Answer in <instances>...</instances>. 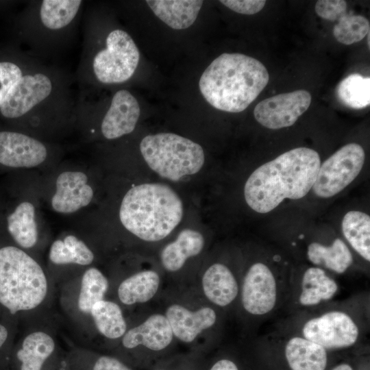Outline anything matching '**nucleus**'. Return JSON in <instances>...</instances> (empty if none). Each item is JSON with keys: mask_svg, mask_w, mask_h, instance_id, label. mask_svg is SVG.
Instances as JSON below:
<instances>
[{"mask_svg": "<svg viewBox=\"0 0 370 370\" xmlns=\"http://www.w3.org/2000/svg\"><path fill=\"white\" fill-rule=\"evenodd\" d=\"M321 159L314 149L297 147L257 168L244 187L247 205L265 214L285 199H299L307 195L315 182Z\"/></svg>", "mask_w": 370, "mask_h": 370, "instance_id": "nucleus-1", "label": "nucleus"}, {"mask_svg": "<svg viewBox=\"0 0 370 370\" xmlns=\"http://www.w3.org/2000/svg\"><path fill=\"white\" fill-rule=\"evenodd\" d=\"M269 80V73L259 60L242 53H224L206 69L199 86L212 107L240 112L258 97Z\"/></svg>", "mask_w": 370, "mask_h": 370, "instance_id": "nucleus-2", "label": "nucleus"}, {"mask_svg": "<svg viewBox=\"0 0 370 370\" xmlns=\"http://www.w3.org/2000/svg\"><path fill=\"white\" fill-rule=\"evenodd\" d=\"M183 204L169 186L147 183L134 186L125 195L119 218L130 232L145 241L166 237L180 223Z\"/></svg>", "mask_w": 370, "mask_h": 370, "instance_id": "nucleus-3", "label": "nucleus"}, {"mask_svg": "<svg viewBox=\"0 0 370 370\" xmlns=\"http://www.w3.org/2000/svg\"><path fill=\"white\" fill-rule=\"evenodd\" d=\"M48 283L39 264L14 246L0 249V304L12 314L32 310L45 299Z\"/></svg>", "mask_w": 370, "mask_h": 370, "instance_id": "nucleus-4", "label": "nucleus"}, {"mask_svg": "<svg viewBox=\"0 0 370 370\" xmlns=\"http://www.w3.org/2000/svg\"><path fill=\"white\" fill-rule=\"evenodd\" d=\"M140 150L153 171L175 182L198 173L205 160L199 144L172 133L146 136L140 143Z\"/></svg>", "mask_w": 370, "mask_h": 370, "instance_id": "nucleus-5", "label": "nucleus"}, {"mask_svg": "<svg viewBox=\"0 0 370 370\" xmlns=\"http://www.w3.org/2000/svg\"><path fill=\"white\" fill-rule=\"evenodd\" d=\"M106 48L99 51L92 61L93 72L104 84L121 83L134 73L140 60L139 50L125 31L114 29L106 38Z\"/></svg>", "mask_w": 370, "mask_h": 370, "instance_id": "nucleus-6", "label": "nucleus"}, {"mask_svg": "<svg viewBox=\"0 0 370 370\" xmlns=\"http://www.w3.org/2000/svg\"><path fill=\"white\" fill-rule=\"evenodd\" d=\"M365 159V151L359 144L342 147L321 164L312 188L315 195L330 198L341 192L358 175Z\"/></svg>", "mask_w": 370, "mask_h": 370, "instance_id": "nucleus-7", "label": "nucleus"}, {"mask_svg": "<svg viewBox=\"0 0 370 370\" xmlns=\"http://www.w3.org/2000/svg\"><path fill=\"white\" fill-rule=\"evenodd\" d=\"M311 101L312 96L306 90L280 94L259 102L254 115L260 124L268 129L288 127L308 110Z\"/></svg>", "mask_w": 370, "mask_h": 370, "instance_id": "nucleus-8", "label": "nucleus"}, {"mask_svg": "<svg viewBox=\"0 0 370 370\" xmlns=\"http://www.w3.org/2000/svg\"><path fill=\"white\" fill-rule=\"evenodd\" d=\"M303 334L305 338L324 349H339L355 343L358 329L349 315L332 311L307 321L303 328Z\"/></svg>", "mask_w": 370, "mask_h": 370, "instance_id": "nucleus-9", "label": "nucleus"}, {"mask_svg": "<svg viewBox=\"0 0 370 370\" xmlns=\"http://www.w3.org/2000/svg\"><path fill=\"white\" fill-rule=\"evenodd\" d=\"M52 88L50 78L43 73L23 75L0 106V115L10 120L22 117L45 100Z\"/></svg>", "mask_w": 370, "mask_h": 370, "instance_id": "nucleus-10", "label": "nucleus"}, {"mask_svg": "<svg viewBox=\"0 0 370 370\" xmlns=\"http://www.w3.org/2000/svg\"><path fill=\"white\" fill-rule=\"evenodd\" d=\"M276 296V283L269 268L261 262L251 265L243 285L244 308L252 314H266L273 308Z\"/></svg>", "mask_w": 370, "mask_h": 370, "instance_id": "nucleus-11", "label": "nucleus"}, {"mask_svg": "<svg viewBox=\"0 0 370 370\" xmlns=\"http://www.w3.org/2000/svg\"><path fill=\"white\" fill-rule=\"evenodd\" d=\"M47 156L46 147L25 134L0 131V164L13 168H31L42 164Z\"/></svg>", "mask_w": 370, "mask_h": 370, "instance_id": "nucleus-12", "label": "nucleus"}, {"mask_svg": "<svg viewBox=\"0 0 370 370\" xmlns=\"http://www.w3.org/2000/svg\"><path fill=\"white\" fill-rule=\"evenodd\" d=\"M92 197L87 175L82 171H68L58 175L51 204L56 212L70 214L88 206Z\"/></svg>", "mask_w": 370, "mask_h": 370, "instance_id": "nucleus-13", "label": "nucleus"}, {"mask_svg": "<svg viewBox=\"0 0 370 370\" xmlns=\"http://www.w3.org/2000/svg\"><path fill=\"white\" fill-rule=\"evenodd\" d=\"M140 113L137 100L128 90L117 91L101 123L103 136L107 139H115L131 133L136 127Z\"/></svg>", "mask_w": 370, "mask_h": 370, "instance_id": "nucleus-14", "label": "nucleus"}, {"mask_svg": "<svg viewBox=\"0 0 370 370\" xmlns=\"http://www.w3.org/2000/svg\"><path fill=\"white\" fill-rule=\"evenodd\" d=\"M173 334L181 341L190 343L204 330L212 326L217 319L215 312L204 307L190 311L178 304L170 306L166 315Z\"/></svg>", "mask_w": 370, "mask_h": 370, "instance_id": "nucleus-15", "label": "nucleus"}, {"mask_svg": "<svg viewBox=\"0 0 370 370\" xmlns=\"http://www.w3.org/2000/svg\"><path fill=\"white\" fill-rule=\"evenodd\" d=\"M173 336L166 317L155 314L126 332L123 336L122 344L127 349L143 345L151 350L160 351L169 345Z\"/></svg>", "mask_w": 370, "mask_h": 370, "instance_id": "nucleus-16", "label": "nucleus"}, {"mask_svg": "<svg viewBox=\"0 0 370 370\" xmlns=\"http://www.w3.org/2000/svg\"><path fill=\"white\" fill-rule=\"evenodd\" d=\"M155 15L174 29H184L195 21L203 5L200 0H147Z\"/></svg>", "mask_w": 370, "mask_h": 370, "instance_id": "nucleus-17", "label": "nucleus"}, {"mask_svg": "<svg viewBox=\"0 0 370 370\" xmlns=\"http://www.w3.org/2000/svg\"><path fill=\"white\" fill-rule=\"evenodd\" d=\"M202 287L206 297L214 304L225 306L236 297L237 282L231 271L224 264L215 263L204 273Z\"/></svg>", "mask_w": 370, "mask_h": 370, "instance_id": "nucleus-18", "label": "nucleus"}, {"mask_svg": "<svg viewBox=\"0 0 370 370\" xmlns=\"http://www.w3.org/2000/svg\"><path fill=\"white\" fill-rule=\"evenodd\" d=\"M204 245V238L200 232L191 229L183 230L175 241L166 245L162 250V264L169 271H177L188 258L198 255Z\"/></svg>", "mask_w": 370, "mask_h": 370, "instance_id": "nucleus-19", "label": "nucleus"}, {"mask_svg": "<svg viewBox=\"0 0 370 370\" xmlns=\"http://www.w3.org/2000/svg\"><path fill=\"white\" fill-rule=\"evenodd\" d=\"M285 354L292 370H325L327 365L325 349L305 338H291Z\"/></svg>", "mask_w": 370, "mask_h": 370, "instance_id": "nucleus-20", "label": "nucleus"}, {"mask_svg": "<svg viewBox=\"0 0 370 370\" xmlns=\"http://www.w3.org/2000/svg\"><path fill=\"white\" fill-rule=\"evenodd\" d=\"M53 338L47 333L36 331L29 334L17 352L21 370H42L47 359L55 349Z\"/></svg>", "mask_w": 370, "mask_h": 370, "instance_id": "nucleus-21", "label": "nucleus"}, {"mask_svg": "<svg viewBox=\"0 0 370 370\" xmlns=\"http://www.w3.org/2000/svg\"><path fill=\"white\" fill-rule=\"evenodd\" d=\"M158 274L152 270L136 273L124 280L118 288V297L125 305L144 303L150 300L158 291Z\"/></svg>", "mask_w": 370, "mask_h": 370, "instance_id": "nucleus-22", "label": "nucleus"}, {"mask_svg": "<svg viewBox=\"0 0 370 370\" xmlns=\"http://www.w3.org/2000/svg\"><path fill=\"white\" fill-rule=\"evenodd\" d=\"M7 223L10 234L19 246L29 249L36 245L38 230L35 208L31 202L23 201L18 205L8 217Z\"/></svg>", "mask_w": 370, "mask_h": 370, "instance_id": "nucleus-23", "label": "nucleus"}, {"mask_svg": "<svg viewBox=\"0 0 370 370\" xmlns=\"http://www.w3.org/2000/svg\"><path fill=\"white\" fill-rule=\"evenodd\" d=\"M307 256L312 263L323 266L338 273H344L353 261L349 248L340 238L335 239L330 246L315 242L310 243L308 247Z\"/></svg>", "mask_w": 370, "mask_h": 370, "instance_id": "nucleus-24", "label": "nucleus"}, {"mask_svg": "<svg viewBox=\"0 0 370 370\" xmlns=\"http://www.w3.org/2000/svg\"><path fill=\"white\" fill-rule=\"evenodd\" d=\"M338 286L325 271L318 267L308 269L301 282L299 302L304 306H312L323 300L331 299L336 293Z\"/></svg>", "mask_w": 370, "mask_h": 370, "instance_id": "nucleus-25", "label": "nucleus"}, {"mask_svg": "<svg viewBox=\"0 0 370 370\" xmlns=\"http://www.w3.org/2000/svg\"><path fill=\"white\" fill-rule=\"evenodd\" d=\"M342 232L353 249L364 259L370 260V217L365 212H347L341 223Z\"/></svg>", "mask_w": 370, "mask_h": 370, "instance_id": "nucleus-26", "label": "nucleus"}, {"mask_svg": "<svg viewBox=\"0 0 370 370\" xmlns=\"http://www.w3.org/2000/svg\"><path fill=\"white\" fill-rule=\"evenodd\" d=\"M90 314L97 329L105 337L116 339L126 332L122 310L116 303L103 299L92 306Z\"/></svg>", "mask_w": 370, "mask_h": 370, "instance_id": "nucleus-27", "label": "nucleus"}, {"mask_svg": "<svg viewBox=\"0 0 370 370\" xmlns=\"http://www.w3.org/2000/svg\"><path fill=\"white\" fill-rule=\"evenodd\" d=\"M49 260L55 264H77L88 265L92 260V251L82 240L73 235L64 240H56L51 245Z\"/></svg>", "mask_w": 370, "mask_h": 370, "instance_id": "nucleus-28", "label": "nucleus"}, {"mask_svg": "<svg viewBox=\"0 0 370 370\" xmlns=\"http://www.w3.org/2000/svg\"><path fill=\"white\" fill-rule=\"evenodd\" d=\"M81 4L79 0H44L40 8L41 21L48 29H62L74 19Z\"/></svg>", "mask_w": 370, "mask_h": 370, "instance_id": "nucleus-29", "label": "nucleus"}, {"mask_svg": "<svg viewBox=\"0 0 370 370\" xmlns=\"http://www.w3.org/2000/svg\"><path fill=\"white\" fill-rule=\"evenodd\" d=\"M337 96L346 106L362 109L370 103V78L353 73L343 79L336 89Z\"/></svg>", "mask_w": 370, "mask_h": 370, "instance_id": "nucleus-30", "label": "nucleus"}, {"mask_svg": "<svg viewBox=\"0 0 370 370\" xmlns=\"http://www.w3.org/2000/svg\"><path fill=\"white\" fill-rule=\"evenodd\" d=\"M108 281L97 268L88 269L83 274L77 306L83 313H90L92 306L103 299L108 288Z\"/></svg>", "mask_w": 370, "mask_h": 370, "instance_id": "nucleus-31", "label": "nucleus"}, {"mask_svg": "<svg viewBox=\"0 0 370 370\" xmlns=\"http://www.w3.org/2000/svg\"><path fill=\"white\" fill-rule=\"evenodd\" d=\"M369 29V21L363 16L346 14L334 26L333 34L339 42L349 45L363 39Z\"/></svg>", "mask_w": 370, "mask_h": 370, "instance_id": "nucleus-32", "label": "nucleus"}, {"mask_svg": "<svg viewBox=\"0 0 370 370\" xmlns=\"http://www.w3.org/2000/svg\"><path fill=\"white\" fill-rule=\"evenodd\" d=\"M10 53H0V106L24 75L21 66Z\"/></svg>", "mask_w": 370, "mask_h": 370, "instance_id": "nucleus-33", "label": "nucleus"}, {"mask_svg": "<svg viewBox=\"0 0 370 370\" xmlns=\"http://www.w3.org/2000/svg\"><path fill=\"white\" fill-rule=\"evenodd\" d=\"M347 3L343 0H320L316 3L315 12L321 18L338 21L346 14Z\"/></svg>", "mask_w": 370, "mask_h": 370, "instance_id": "nucleus-34", "label": "nucleus"}, {"mask_svg": "<svg viewBox=\"0 0 370 370\" xmlns=\"http://www.w3.org/2000/svg\"><path fill=\"white\" fill-rule=\"evenodd\" d=\"M220 2L230 10L243 14H256L266 3L262 0H222Z\"/></svg>", "mask_w": 370, "mask_h": 370, "instance_id": "nucleus-35", "label": "nucleus"}, {"mask_svg": "<svg viewBox=\"0 0 370 370\" xmlns=\"http://www.w3.org/2000/svg\"><path fill=\"white\" fill-rule=\"evenodd\" d=\"M92 370H132L118 359L103 356L95 362Z\"/></svg>", "mask_w": 370, "mask_h": 370, "instance_id": "nucleus-36", "label": "nucleus"}, {"mask_svg": "<svg viewBox=\"0 0 370 370\" xmlns=\"http://www.w3.org/2000/svg\"><path fill=\"white\" fill-rule=\"evenodd\" d=\"M210 370H238L237 366L231 360L223 359L217 361Z\"/></svg>", "mask_w": 370, "mask_h": 370, "instance_id": "nucleus-37", "label": "nucleus"}, {"mask_svg": "<svg viewBox=\"0 0 370 370\" xmlns=\"http://www.w3.org/2000/svg\"><path fill=\"white\" fill-rule=\"evenodd\" d=\"M8 335V332L6 328L3 325L0 324V348L7 340Z\"/></svg>", "mask_w": 370, "mask_h": 370, "instance_id": "nucleus-38", "label": "nucleus"}, {"mask_svg": "<svg viewBox=\"0 0 370 370\" xmlns=\"http://www.w3.org/2000/svg\"><path fill=\"white\" fill-rule=\"evenodd\" d=\"M332 370H353V369L349 365L341 364L334 367Z\"/></svg>", "mask_w": 370, "mask_h": 370, "instance_id": "nucleus-39", "label": "nucleus"}, {"mask_svg": "<svg viewBox=\"0 0 370 370\" xmlns=\"http://www.w3.org/2000/svg\"><path fill=\"white\" fill-rule=\"evenodd\" d=\"M367 37H368V46H369V45H369V37H370L369 33L368 34V36H367Z\"/></svg>", "mask_w": 370, "mask_h": 370, "instance_id": "nucleus-40", "label": "nucleus"}]
</instances>
